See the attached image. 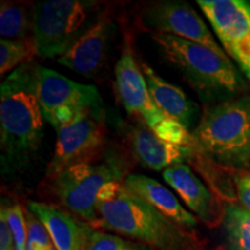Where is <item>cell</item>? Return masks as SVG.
<instances>
[{"mask_svg": "<svg viewBox=\"0 0 250 250\" xmlns=\"http://www.w3.org/2000/svg\"><path fill=\"white\" fill-rule=\"evenodd\" d=\"M153 132L164 142L197 148L192 134H190L188 129H186L182 124L171 120V118H166Z\"/></svg>", "mask_w": 250, "mask_h": 250, "instance_id": "44dd1931", "label": "cell"}, {"mask_svg": "<svg viewBox=\"0 0 250 250\" xmlns=\"http://www.w3.org/2000/svg\"><path fill=\"white\" fill-rule=\"evenodd\" d=\"M115 74L117 92L124 108L131 115L139 117L149 130L154 131L167 116L153 101L142 68L127 41L116 64Z\"/></svg>", "mask_w": 250, "mask_h": 250, "instance_id": "30bf717a", "label": "cell"}, {"mask_svg": "<svg viewBox=\"0 0 250 250\" xmlns=\"http://www.w3.org/2000/svg\"><path fill=\"white\" fill-rule=\"evenodd\" d=\"M55 154L46 168V177L55 179L65 169L79 164L94 162L104 147L105 127L101 112L83 110L70 123L56 129Z\"/></svg>", "mask_w": 250, "mask_h": 250, "instance_id": "52a82bcc", "label": "cell"}, {"mask_svg": "<svg viewBox=\"0 0 250 250\" xmlns=\"http://www.w3.org/2000/svg\"><path fill=\"white\" fill-rule=\"evenodd\" d=\"M129 144L137 160L153 170L167 169L170 166L183 164L197 151L193 147L164 142L147 126L133 127L129 132Z\"/></svg>", "mask_w": 250, "mask_h": 250, "instance_id": "5bb4252c", "label": "cell"}, {"mask_svg": "<svg viewBox=\"0 0 250 250\" xmlns=\"http://www.w3.org/2000/svg\"><path fill=\"white\" fill-rule=\"evenodd\" d=\"M28 208L44 225L56 250H86L89 225L81 223L55 205L29 202Z\"/></svg>", "mask_w": 250, "mask_h": 250, "instance_id": "4fadbf2b", "label": "cell"}, {"mask_svg": "<svg viewBox=\"0 0 250 250\" xmlns=\"http://www.w3.org/2000/svg\"><path fill=\"white\" fill-rule=\"evenodd\" d=\"M166 182L179 193L181 199L193 212L196 218L208 227H215L223 223L225 208L218 197L204 186L189 166L176 164L164 170Z\"/></svg>", "mask_w": 250, "mask_h": 250, "instance_id": "7c38bea8", "label": "cell"}, {"mask_svg": "<svg viewBox=\"0 0 250 250\" xmlns=\"http://www.w3.org/2000/svg\"><path fill=\"white\" fill-rule=\"evenodd\" d=\"M225 49L250 33V5L242 0H199Z\"/></svg>", "mask_w": 250, "mask_h": 250, "instance_id": "9a60e30c", "label": "cell"}, {"mask_svg": "<svg viewBox=\"0 0 250 250\" xmlns=\"http://www.w3.org/2000/svg\"><path fill=\"white\" fill-rule=\"evenodd\" d=\"M237 197L243 208L250 210V175H242L236 180Z\"/></svg>", "mask_w": 250, "mask_h": 250, "instance_id": "4316f807", "label": "cell"}, {"mask_svg": "<svg viewBox=\"0 0 250 250\" xmlns=\"http://www.w3.org/2000/svg\"><path fill=\"white\" fill-rule=\"evenodd\" d=\"M101 14H99V4L93 1L48 0L39 2L34 7L37 55L43 58L61 57Z\"/></svg>", "mask_w": 250, "mask_h": 250, "instance_id": "5b68a950", "label": "cell"}, {"mask_svg": "<svg viewBox=\"0 0 250 250\" xmlns=\"http://www.w3.org/2000/svg\"><path fill=\"white\" fill-rule=\"evenodd\" d=\"M26 219L28 226V243L37 247L40 250H56L48 230L44 225L39 220V218L29 211L26 215Z\"/></svg>", "mask_w": 250, "mask_h": 250, "instance_id": "603a6c76", "label": "cell"}, {"mask_svg": "<svg viewBox=\"0 0 250 250\" xmlns=\"http://www.w3.org/2000/svg\"><path fill=\"white\" fill-rule=\"evenodd\" d=\"M162 54L201 92L236 94L243 81L226 54H218L199 43L168 34H153Z\"/></svg>", "mask_w": 250, "mask_h": 250, "instance_id": "277c9868", "label": "cell"}, {"mask_svg": "<svg viewBox=\"0 0 250 250\" xmlns=\"http://www.w3.org/2000/svg\"><path fill=\"white\" fill-rule=\"evenodd\" d=\"M37 55L35 37L29 40L0 41V73L4 77L9 71L17 70L21 65L30 62Z\"/></svg>", "mask_w": 250, "mask_h": 250, "instance_id": "ffe728a7", "label": "cell"}, {"mask_svg": "<svg viewBox=\"0 0 250 250\" xmlns=\"http://www.w3.org/2000/svg\"><path fill=\"white\" fill-rule=\"evenodd\" d=\"M249 80H250V79H249Z\"/></svg>", "mask_w": 250, "mask_h": 250, "instance_id": "f546056e", "label": "cell"}, {"mask_svg": "<svg viewBox=\"0 0 250 250\" xmlns=\"http://www.w3.org/2000/svg\"><path fill=\"white\" fill-rule=\"evenodd\" d=\"M139 65L156 107L168 118L179 122L186 129H189L195 120L197 105L188 99L182 89L162 79L146 62L142 61Z\"/></svg>", "mask_w": 250, "mask_h": 250, "instance_id": "e0dca14e", "label": "cell"}, {"mask_svg": "<svg viewBox=\"0 0 250 250\" xmlns=\"http://www.w3.org/2000/svg\"><path fill=\"white\" fill-rule=\"evenodd\" d=\"M34 9L18 2L0 6V35L4 40H29L34 35Z\"/></svg>", "mask_w": 250, "mask_h": 250, "instance_id": "ac0fdd59", "label": "cell"}, {"mask_svg": "<svg viewBox=\"0 0 250 250\" xmlns=\"http://www.w3.org/2000/svg\"><path fill=\"white\" fill-rule=\"evenodd\" d=\"M114 30L115 24L110 15L104 12L65 54L58 57V62L81 76L98 73L105 62Z\"/></svg>", "mask_w": 250, "mask_h": 250, "instance_id": "8fae6325", "label": "cell"}, {"mask_svg": "<svg viewBox=\"0 0 250 250\" xmlns=\"http://www.w3.org/2000/svg\"><path fill=\"white\" fill-rule=\"evenodd\" d=\"M8 224L14 236L15 250H27L28 226L24 212L20 205L15 204L11 208H5Z\"/></svg>", "mask_w": 250, "mask_h": 250, "instance_id": "7402d4cb", "label": "cell"}, {"mask_svg": "<svg viewBox=\"0 0 250 250\" xmlns=\"http://www.w3.org/2000/svg\"><path fill=\"white\" fill-rule=\"evenodd\" d=\"M121 179V171L114 165L85 162L72 166L49 181L58 202L95 228L99 223L96 205L100 190L108 182Z\"/></svg>", "mask_w": 250, "mask_h": 250, "instance_id": "8992f818", "label": "cell"}, {"mask_svg": "<svg viewBox=\"0 0 250 250\" xmlns=\"http://www.w3.org/2000/svg\"><path fill=\"white\" fill-rule=\"evenodd\" d=\"M122 188H123V183H121L120 181H111V182L104 184L99 192L98 203L109 202L112 201L114 198H116L118 193H120L122 190Z\"/></svg>", "mask_w": 250, "mask_h": 250, "instance_id": "83f0119b", "label": "cell"}, {"mask_svg": "<svg viewBox=\"0 0 250 250\" xmlns=\"http://www.w3.org/2000/svg\"><path fill=\"white\" fill-rule=\"evenodd\" d=\"M123 184L129 191L140 197L174 223L190 230L196 227L197 218L195 215L186 210L171 191L156 180L145 175L134 174L127 176Z\"/></svg>", "mask_w": 250, "mask_h": 250, "instance_id": "2e32d148", "label": "cell"}, {"mask_svg": "<svg viewBox=\"0 0 250 250\" xmlns=\"http://www.w3.org/2000/svg\"><path fill=\"white\" fill-rule=\"evenodd\" d=\"M123 250H139V249L133 248V247H131V246H127V247H125V248H124Z\"/></svg>", "mask_w": 250, "mask_h": 250, "instance_id": "f1b7e54d", "label": "cell"}, {"mask_svg": "<svg viewBox=\"0 0 250 250\" xmlns=\"http://www.w3.org/2000/svg\"><path fill=\"white\" fill-rule=\"evenodd\" d=\"M96 211L95 228L111 230L155 250H204L193 230L165 217L124 184L116 198L98 203Z\"/></svg>", "mask_w": 250, "mask_h": 250, "instance_id": "7a4b0ae2", "label": "cell"}, {"mask_svg": "<svg viewBox=\"0 0 250 250\" xmlns=\"http://www.w3.org/2000/svg\"><path fill=\"white\" fill-rule=\"evenodd\" d=\"M138 24L153 34H168L199 43L218 54H225L217 44L204 21L191 6L183 1H159L140 12Z\"/></svg>", "mask_w": 250, "mask_h": 250, "instance_id": "ba28073f", "label": "cell"}, {"mask_svg": "<svg viewBox=\"0 0 250 250\" xmlns=\"http://www.w3.org/2000/svg\"><path fill=\"white\" fill-rule=\"evenodd\" d=\"M226 51L239 62L240 67L250 79V33L243 39L236 41Z\"/></svg>", "mask_w": 250, "mask_h": 250, "instance_id": "d4e9b609", "label": "cell"}, {"mask_svg": "<svg viewBox=\"0 0 250 250\" xmlns=\"http://www.w3.org/2000/svg\"><path fill=\"white\" fill-rule=\"evenodd\" d=\"M36 90L41 110L46 121L59 109L102 112V100L95 86L72 81L40 65L36 66Z\"/></svg>", "mask_w": 250, "mask_h": 250, "instance_id": "9c48e42d", "label": "cell"}, {"mask_svg": "<svg viewBox=\"0 0 250 250\" xmlns=\"http://www.w3.org/2000/svg\"><path fill=\"white\" fill-rule=\"evenodd\" d=\"M36 66L26 62L2 81L0 89L1 148L12 167L22 166L39 151L44 117L37 99Z\"/></svg>", "mask_w": 250, "mask_h": 250, "instance_id": "6da1fadb", "label": "cell"}, {"mask_svg": "<svg viewBox=\"0 0 250 250\" xmlns=\"http://www.w3.org/2000/svg\"><path fill=\"white\" fill-rule=\"evenodd\" d=\"M197 151L229 168L250 165V98L206 108L192 132Z\"/></svg>", "mask_w": 250, "mask_h": 250, "instance_id": "3957f363", "label": "cell"}, {"mask_svg": "<svg viewBox=\"0 0 250 250\" xmlns=\"http://www.w3.org/2000/svg\"><path fill=\"white\" fill-rule=\"evenodd\" d=\"M0 250H15L14 236L8 224L4 206L1 208V213H0Z\"/></svg>", "mask_w": 250, "mask_h": 250, "instance_id": "484cf974", "label": "cell"}, {"mask_svg": "<svg viewBox=\"0 0 250 250\" xmlns=\"http://www.w3.org/2000/svg\"><path fill=\"white\" fill-rule=\"evenodd\" d=\"M127 242L121 236L90 227L86 250H123Z\"/></svg>", "mask_w": 250, "mask_h": 250, "instance_id": "cb8c5ba5", "label": "cell"}, {"mask_svg": "<svg viewBox=\"0 0 250 250\" xmlns=\"http://www.w3.org/2000/svg\"><path fill=\"white\" fill-rule=\"evenodd\" d=\"M223 224L229 250H250V210L242 205L228 204Z\"/></svg>", "mask_w": 250, "mask_h": 250, "instance_id": "d6986e66", "label": "cell"}]
</instances>
